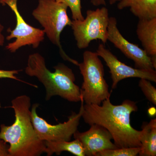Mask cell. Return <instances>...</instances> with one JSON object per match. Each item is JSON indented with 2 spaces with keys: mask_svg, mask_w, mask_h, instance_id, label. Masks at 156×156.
I'll use <instances>...</instances> for the list:
<instances>
[{
  "mask_svg": "<svg viewBox=\"0 0 156 156\" xmlns=\"http://www.w3.org/2000/svg\"><path fill=\"white\" fill-rule=\"evenodd\" d=\"M101 104L83 105L82 118L84 122L106 128L118 148L140 147L141 131L132 127L130 119L131 114L138 109L136 102L127 99L120 105H114L109 97Z\"/></svg>",
  "mask_w": 156,
  "mask_h": 156,
  "instance_id": "cell-1",
  "label": "cell"
},
{
  "mask_svg": "<svg viewBox=\"0 0 156 156\" xmlns=\"http://www.w3.org/2000/svg\"><path fill=\"white\" fill-rule=\"evenodd\" d=\"M30 98L17 96L11 101L15 121L12 125L1 126L0 139L9 143V156H39L45 153L44 141L39 139L31 116Z\"/></svg>",
  "mask_w": 156,
  "mask_h": 156,
  "instance_id": "cell-2",
  "label": "cell"
},
{
  "mask_svg": "<svg viewBox=\"0 0 156 156\" xmlns=\"http://www.w3.org/2000/svg\"><path fill=\"white\" fill-rule=\"evenodd\" d=\"M54 69L53 72L48 69L44 57L37 53L29 56L25 72L30 76L36 77L44 85L46 101L59 96L70 102L81 101L80 89L75 83V76L72 70L62 63Z\"/></svg>",
  "mask_w": 156,
  "mask_h": 156,
  "instance_id": "cell-3",
  "label": "cell"
},
{
  "mask_svg": "<svg viewBox=\"0 0 156 156\" xmlns=\"http://www.w3.org/2000/svg\"><path fill=\"white\" fill-rule=\"evenodd\" d=\"M83 58V62L77 65L83 79L80 89L81 99L85 104L101 105L111 95L104 78L103 64L96 52L85 51Z\"/></svg>",
  "mask_w": 156,
  "mask_h": 156,
  "instance_id": "cell-4",
  "label": "cell"
},
{
  "mask_svg": "<svg viewBox=\"0 0 156 156\" xmlns=\"http://www.w3.org/2000/svg\"><path fill=\"white\" fill-rule=\"evenodd\" d=\"M68 7L65 4L55 0H39L32 15L44 28L43 30L49 40L59 48L62 58L75 65L77 61L70 58L62 48L60 35L65 27L71 26L72 21L67 13Z\"/></svg>",
  "mask_w": 156,
  "mask_h": 156,
  "instance_id": "cell-5",
  "label": "cell"
},
{
  "mask_svg": "<svg viewBox=\"0 0 156 156\" xmlns=\"http://www.w3.org/2000/svg\"><path fill=\"white\" fill-rule=\"evenodd\" d=\"M109 17L108 9L103 7L88 10L83 20H73L71 27L77 48L86 49L94 40H100L105 44L108 41Z\"/></svg>",
  "mask_w": 156,
  "mask_h": 156,
  "instance_id": "cell-6",
  "label": "cell"
},
{
  "mask_svg": "<svg viewBox=\"0 0 156 156\" xmlns=\"http://www.w3.org/2000/svg\"><path fill=\"white\" fill-rule=\"evenodd\" d=\"M81 105L78 113L73 112L68 120L62 123L51 125L37 112L39 104L35 103L31 109L32 122L39 139L44 141H70L74 134L77 131L80 120L82 118L84 102L81 99Z\"/></svg>",
  "mask_w": 156,
  "mask_h": 156,
  "instance_id": "cell-7",
  "label": "cell"
},
{
  "mask_svg": "<svg viewBox=\"0 0 156 156\" xmlns=\"http://www.w3.org/2000/svg\"><path fill=\"white\" fill-rule=\"evenodd\" d=\"M18 0H0L3 5H8L14 12L16 16V25L6 39L10 41L15 38L14 41L6 46L7 50L11 53H15L17 50L24 46H32L34 48L39 47L44 39L45 33L43 30L35 28L28 24L20 13L17 6Z\"/></svg>",
  "mask_w": 156,
  "mask_h": 156,
  "instance_id": "cell-8",
  "label": "cell"
},
{
  "mask_svg": "<svg viewBox=\"0 0 156 156\" xmlns=\"http://www.w3.org/2000/svg\"><path fill=\"white\" fill-rule=\"evenodd\" d=\"M108 41L111 42L127 57L134 62L135 68L149 71H154L151 58L144 49L128 41L120 33L117 27L116 18L110 17L108 27Z\"/></svg>",
  "mask_w": 156,
  "mask_h": 156,
  "instance_id": "cell-9",
  "label": "cell"
},
{
  "mask_svg": "<svg viewBox=\"0 0 156 156\" xmlns=\"http://www.w3.org/2000/svg\"><path fill=\"white\" fill-rule=\"evenodd\" d=\"M96 52L103 58L110 70L112 81V89H115L118 83L122 80L129 78L146 79L156 83V71H149L128 66L120 61L103 44L98 45Z\"/></svg>",
  "mask_w": 156,
  "mask_h": 156,
  "instance_id": "cell-10",
  "label": "cell"
},
{
  "mask_svg": "<svg viewBox=\"0 0 156 156\" xmlns=\"http://www.w3.org/2000/svg\"><path fill=\"white\" fill-rule=\"evenodd\" d=\"M90 126L88 131L80 132L77 130L73 135L83 146L85 156H95L101 151L118 148L112 142V136L106 128L96 124Z\"/></svg>",
  "mask_w": 156,
  "mask_h": 156,
  "instance_id": "cell-11",
  "label": "cell"
},
{
  "mask_svg": "<svg viewBox=\"0 0 156 156\" xmlns=\"http://www.w3.org/2000/svg\"><path fill=\"white\" fill-rule=\"evenodd\" d=\"M137 37L144 50L151 59L156 69V17L139 19L136 29Z\"/></svg>",
  "mask_w": 156,
  "mask_h": 156,
  "instance_id": "cell-12",
  "label": "cell"
},
{
  "mask_svg": "<svg viewBox=\"0 0 156 156\" xmlns=\"http://www.w3.org/2000/svg\"><path fill=\"white\" fill-rule=\"evenodd\" d=\"M117 7L119 10L129 8L139 19L156 17V0H120Z\"/></svg>",
  "mask_w": 156,
  "mask_h": 156,
  "instance_id": "cell-13",
  "label": "cell"
},
{
  "mask_svg": "<svg viewBox=\"0 0 156 156\" xmlns=\"http://www.w3.org/2000/svg\"><path fill=\"white\" fill-rule=\"evenodd\" d=\"M140 136V150L138 155H156V119L143 124Z\"/></svg>",
  "mask_w": 156,
  "mask_h": 156,
  "instance_id": "cell-14",
  "label": "cell"
},
{
  "mask_svg": "<svg viewBox=\"0 0 156 156\" xmlns=\"http://www.w3.org/2000/svg\"><path fill=\"white\" fill-rule=\"evenodd\" d=\"M44 143L46 147L45 153L48 156H52L54 154L59 155L63 151L69 152L76 156H85L83 146L77 139L72 141H46Z\"/></svg>",
  "mask_w": 156,
  "mask_h": 156,
  "instance_id": "cell-15",
  "label": "cell"
},
{
  "mask_svg": "<svg viewBox=\"0 0 156 156\" xmlns=\"http://www.w3.org/2000/svg\"><path fill=\"white\" fill-rule=\"evenodd\" d=\"M140 150V147L118 148L101 151L95 156H136Z\"/></svg>",
  "mask_w": 156,
  "mask_h": 156,
  "instance_id": "cell-16",
  "label": "cell"
},
{
  "mask_svg": "<svg viewBox=\"0 0 156 156\" xmlns=\"http://www.w3.org/2000/svg\"><path fill=\"white\" fill-rule=\"evenodd\" d=\"M151 82L146 79H140L138 86L148 100L156 105V89Z\"/></svg>",
  "mask_w": 156,
  "mask_h": 156,
  "instance_id": "cell-17",
  "label": "cell"
},
{
  "mask_svg": "<svg viewBox=\"0 0 156 156\" xmlns=\"http://www.w3.org/2000/svg\"><path fill=\"white\" fill-rule=\"evenodd\" d=\"M56 2L65 4L71 11L73 20H83L84 17L82 14L81 0H55Z\"/></svg>",
  "mask_w": 156,
  "mask_h": 156,
  "instance_id": "cell-18",
  "label": "cell"
},
{
  "mask_svg": "<svg viewBox=\"0 0 156 156\" xmlns=\"http://www.w3.org/2000/svg\"><path fill=\"white\" fill-rule=\"evenodd\" d=\"M21 70H4L0 69V79H3V78H8V79H13V80H16L20 81V82H23L24 83H27L23 82L21 80H19L17 78L16 75L18 74L19 72Z\"/></svg>",
  "mask_w": 156,
  "mask_h": 156,
  "instance_id": "cell-19",
  "label": "cell"
},
{
  "mask_svg": "<svg viewBox=\"0 0 156 156\" xmlns=\"http://www.w3.org/2000/svg\"><path fill=\"white\" fill-rule=\"evenodd\" d=\"M9 147L6 142L0 139V156H9Z\"/></svg>",
  "mask_w": 156,
  "mask_h": 156,
  "instance_id": "cell-20",
  "label": "cell"
},
{
  "mask_svg": "<svg viewBox=\"0 0 156 156\" xmlns=\"http://www.w3.org/2000/svg\"><path fill=\"white\" fill-rule=\"evenodd\" d=\"M120 0H110V4L112 5L116 2H119ZM90 2L92 5L95 6L101 5L106 6V4L105 0H90Z\"/></svg>",
  "mask_w": 156,
  "mask_h": 156,
  "instance_id": "cell-21",
  "label": "cell"
},
{
  "mask_svg": "<svg viewBox=\"0 0 156 156\" xmlns=\"http://www.w3.org/2000/svg\"><path fill=\"white\" fill-rule=\"evenodd\" d=\"M3 29H4V27L0 23V46H3L5 42V37L2 34Z\"/></svg>",
  "mask_w": 156,
  "mask_h": 156,
  "instance_id": "cell-22",
  "label": "cell"
},
{
  "mask_svg": "<svg viewBox=\"0 0 156 156\" xmlns=\"http://www.w3.org/2000/svg\"><path fill=\"white\" fill-rule=\"evenodd\" d=\"M148 113L151 116H154L156 114V109L155 108L152 107L149 109Z\"/></svg>",
  "mask_w": 156,
  "mask_h": 156,
  "instance_id": "cell-23",
  "label": "cell"
}]
</instances>
